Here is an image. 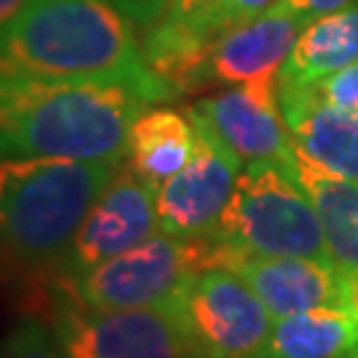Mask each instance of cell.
I'll return each mask as SVG.
<instances>
[{
  "label": "cell",
  "mask_w": 358,
  "mask_h": 358,
  "mask_svg": "<svg viewBox=\"0 0 358 358\" xmlns=\"http://www.w3.org/2000/svg\"><path fill=\"white\" fill-rule=\"evenodd\" d=\"M234 271L242 273L273 319L316 308H343L345 271L319 257H239Z\"/></svg>",
  "instance_id": "obj_13"
},
{
  "label": "cell",
  "mask_w": 358,
  "mask_h": 358,
  "mask_svg": "<svg viewBox=\"0 0 358 358\" xmlns=\"http://www.w3.org/2000/svg\"><path fill=\"white\" fill-rule=\"evenodd\" d=\"M159 231L157 189L141 180L128 165H120L112 183L93 202L69 250L62 257L66 276L128 252Z\"/></svg>",
  "instance_id": "obj_10"
},
{
  "label": "cell",
  "mask_w": 358,
  "mask_h": 358,
  "mask_svg": "<svg viewBox=\"0 0 358 358\" xmlns=\"http://www.w3.org/2000/svg\"><path fill=\"white\" fill-rule=\"evenodd\" d=\"M236 260L239 255L213 236L183 239L157 231L138 247L66 276V282L90 310L178 308L196 276L217 266L231 268Z\"/></svg>",
  "instance_id": "obj_4"
},
{
  "label": "cell",
  "mask_w": 358,
  "mask_h": 358,
  "mask_svg": "<svg viewBox=\"0 0 358 358\" xmlns=\"http://www.w3.org/2000/svg\"><path fill=\"white\" fill-rule=\"evenodd\" d=\"M194 122V120H192ZM192 162L157 189V226L162 234L183 239L215 236L229 207L242 165L199 122Z\"/></svg>",
  "instance_id": "obj_9"
},
{
  "label": "cell",
  "mask_w": 358,
  "mask_h": 358,
  "mask_svg": "<svg viewBox=\"0 0 358 358\" xmlns=\"http://www.w3.org/2000/svg\"><path fill=\"white\" fill-rule=\"evenodd\" d=\"M176 310L205 358H266L276 319L234 268L196 276Z\"/></svg>",
  "instance_id": "obj_7"
},
{
  "label": "cell",
  "mask_w": 358,
  "mask_h": 358,
  "mask_svg": "<svg viewBox=\"0 0 358 358\" xmlns=\"http://www.w3.org/2000/svg\"><path fill=\"white\" fill-rule=\"evenodd\" d=\"M189 117L205 125L217 143L244 167L273 165L294 176L297 152L279 106V75L229 85L189 106Z\"/></svg>",
  "instance_id": "obj_8"
},
{
  "label": "cell",
  "mask_w": 358,
  "mask_h": 358,
  "mask_svg": "<svg viewBox=\"0 0 358 358\" xmlns=\"http://www.w3.org/2000/svg\"><path fill=\"white\" fill-rule=\"evenodd\" d=\"M0 77L106 80L146 90L157 103L173 99L143 62L133 22L109 0H27L0 27Z\"/></svg>",
  "instance_id": "obj_1"
},
{
  "label": "cell",
  "mask_w": 358,
  "mask_h": 358,
  "mask_svg": "<svg viewBox=\"0 0 358 358\" xmlns=\"http://www.w3.org/2000/svg\"><path fill=\"white\" fill-rule=\"evenodd\" d=\"M125 19L133 22L136 29L154 27L167 11V0H109Z\"/></svg>",
  "instance_id": "obj_20"
},
{
  "label": "cell",
  "mask_w": 358,
  "mask_h": 358,
  "mask_svg": "<svg viewBox=\"0 0 358 358\" xmlns=\"http://www.w3.org/2000/svg\"><path fill=\"white\" fill-rule=\"evenodd\" d=\"M306 24L303 16L276 3L266 13L223 32L205 48L199 90L210 85H242L257 77L279 75Z\"/></svg>",
  "instance_id": "obj_11"
},
{
  "label": "cell",
  "mask_w": 358,
  "mask_h": 358,
  "mask_svg": "<svg viewBox=\"0 0 358 358\" xmlns=\"http://www.w3.org/2000/svg\"><path fill=\"white\" fill-rule=\"evenodd\" d=\"M294 176L316 207L329 257L340 271H358V180L334 176L297 154Z\"/></svg>",
  "instance_id": "obj_15"
},
{
  "label": "cell",
  "mask_w": 358,
  "mask_h": 358,
  "mask_svg": "<svg viewBox=\"0 0 358 358\" xmlns=\"http://www.w3.org/2000/svg\"><path fill=\"white\" fill-rule=\"evenodd\" d=\"M313 88L327 103H332L343 112H350V115H358V62L324 77Z\"/></svg>",
  "instance_id": "obj_19"
},
{
  "label": "cell",
  "mask_w": 358,
  "mask_h": 358,
  "mask_svg": "<svg viewBox=\"0 0 358 358\" xmlns=\"http://www.w3.org/2000/svg\"><path fill=\"white\" fill-rule=\"evenodd\" d=\"M8 358H66L62 353L59 343H53V337L43 324L27 321L22 327H16L8 340Z\"/></svg>",
  "instance_id": "obj_18"
},
{
  "label": "cell",
  "mask_w": 358,
  "mask_h": 358,
  "mask_svg": "<svg viewBox=\"0 0 358 358\" xmlns=\"http://www.w3.org/2000/svg\"><path fill=\"white\" fill-rule=\"evenodd\" d=\"M199 3H205V0H167L165 16H183V13L194 11ZM165 16H162V19H165Z\"/></svg>",
  "instance_id": "obj_23"
},
{
  "label": "cell",
  "mask_w": 358,
  "mask_h": 358,
  "mask_svg": "<svg viewBox=\"0 0 358 358\" xmlns=\"http://www.w3.org/2000/svg\"><path fill=\"white\" fill-rule=\"evenodd\" d=\"M350 358H358V353H353V356H350Z\"/></svg>",
  "instance_id": "obj_25"
},
{
  "label": "cell",
  "mask_w": 358,
  "mask_h": 358,
  "mask_svg": "<svg viewBox=\"0 0 358 358\" xmlns=\"http://www.w3.org/2000/svg\"><path fill=\"white\" fill-rule=\"evenodd\" d=\"M358 62V0L345 8L308 22L284 62L279 80L316 85L337 69Z\"/></svg>",
  "instance_id": "obj_16"
},
{
  "label": "cell",
  "mask_w": 358,
  "mask_h": 358,
  "mask_svg": "<svg viewBox=\"0 0 358 358\" xmlns=\"http://www.w3.org/2000/svg\"><path fill=\"white\" fill-rule=\"evenodd\" d=\"M120 165L0 157V244L29 263L62 260Z\"/></svg>",
  "instance_id": "obj_3"
},
{
  "label": "cell",
  "mask_w": 358,
  "mask_h": 358,
  "mask_svg": "<svg viewBox=\"0 0 358 358\" xmlns=\"http://www.w3.org/2000/svg\"><path fill=\"white\" fill-rule=\"evenodd\" d=\"M282 6H287L289 11H294L297 16H303L306 22H313L319 16H327V13H334L340 8H345L356 0H279Z\"/></svg>",
  "instance_id": "obj_21"
},
{
  "label": "cell",
  "mask_w": 358,
  "mask_h": 358,
  "mask_svg": "<svg viewBox=\"0 0 358 358\" xmlns=\"http://www.w3.org/2000/svg\"><path fill=\"white\" fill-rule=\"evenodd\" d=\"M279 106L294 152L334 176L358 180V115L327 103L313 85L282 80Z\"/></svg>",
  "instance_id": "obj_12"
},
{
  "label": "cell",
  "mask_w": 358,
  "mask_h": 358,
  "mask_svg": "<svg viewBox=\"0 0 358 358\" xmlns=\"http://www.w3.org/2000/svg\"><path fill=\"white\" fill-rule=\"evenodd\" d=\"M358 353V319L345 308H316L273 321L266 358H350Z\"/></svg>",
  "instance_id": "obj_17"
},
{
  "label": "cell",
  "mask_w": 358,
  "mask_h": 358,
  "mask_svg": "<svg viewBox=\"0 0 358 358\" xmlns=\"http://www.w3.org/2000/svg\"><path fill=\"white\" fill-rule=\"evenodd\" d=\"M24 3L27 0H0V27L6 24V22H11L13 16L22 11Z\"/></svg>",
  "instance_id": "obj_24"
},
{
  "label": "cell",
  "mask_w": 358,
  "mask_h": 358,
  "mask_svg": "<svg viewBox=\"0 0 358 358\" xmlns=\"http://www.w3.org/2000/svg\"><path fill=\"white\" fill-rule=\"evenodd\" d=\"M194 152L196 128L189 112L183 115L167 106H149L130 128L125 159L138 178L159 189L167 178H173L192 162Z\"/></svg>",
  "instance_id": "obj_14"
},
{
  "label": "cell",
  "mask_w": 358,
  "mask_h": 358,
  "mask_svg": "<svg viewBox=\"0 0 358 358\" xmlns=\"http://www.w3.org/2000/svg\"><path fill=\"white\" fill-rule=\"evenodd\" d=\"M152 103L146 90L128 83L0 77V157L120 165L133 122Z\"/></svg>",
  "instance_id": "obj_2"
},
{
  "label": "cell",
  "mask_w": 358,
  "mask_h": 358,
  "mask_svg": "<svg viewBox=\"0 0 358 358\" xmlns=\"http://www.w3.org/2000/svg\"><path fill=\"white\" fill-rule=\"evenodd\" d=\"M66 358H205L176 308L90 310L77 294L53 319Z\"/></svg>",
  "instance_id": "obj_6"
},
{
  "label": "cell",
  "mask_w": 358,
  "mask_h": 358,
  "mask_svg": "<svg viewBox=\"0 0 358 358\" xmlns=\"http://www.w3.org/2000/svg\"><path fill=\"white\" fill-rule=\"evenodd\" d=\"M213 239L239 257L332 260L316 207L297 176L273 165L244 167Z\"/></svg>",
  "instance_id": "obj_5"
},
{
  "label": "cell",
  "mask_w": 358,
  "mask_h": 358,
  "mask_svg": "<svg viewBox=\"0 0 358 358\" xmlns=\"http://www.w3.org/2000/svg\"><path fill=\"white\" fill-rule=\"evenodd\" d=\"M343 308L358 319V271L345 273V289H343Z\"/></svg>",
  "instance_id": "obj_22"
}]
</instances>
